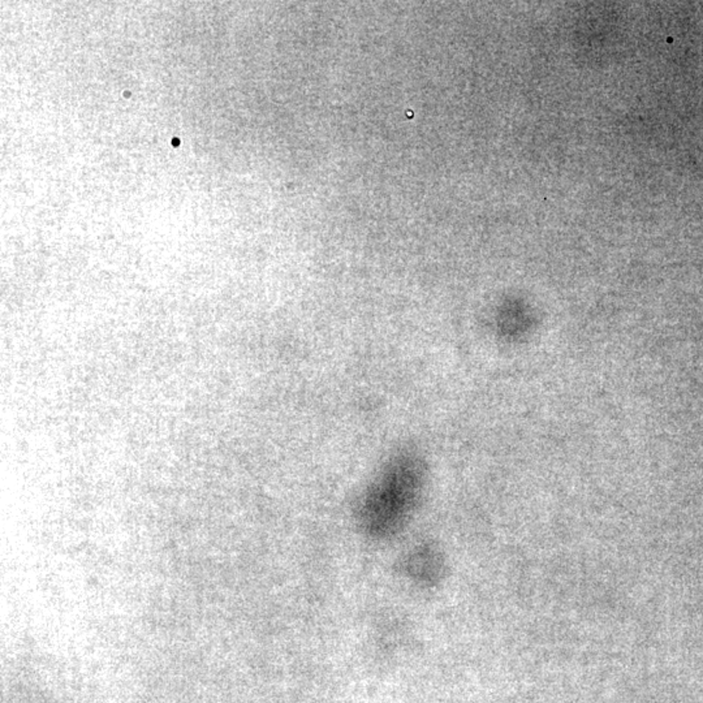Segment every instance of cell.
Listing matches in <instances>:
<instances>
[{
	"label": "cell",
	"mask_w": 703,
	"mask_h": 703,
	"mask_svg": "<svg viewBox=\"0 0 703 703\" xmlns=\"http://www.w3.org/2000/svg\"><path fill=\"white\" fill-rule=\"evenodd\" d=\"M425 465L412 450L395 455L366 491L358 509L361 530L373 539L397 534L421 497Z\"/></svg>",
	"instance_id": "obj_1"
},
{
	"label": "cell",
	"mask_w": 703,
	"mask_h": 703,
	"mask_svg": "<svg viewBox=\"0 0 703 703\" xmlns=\"http://www.w3.org/2000/svg\"><path fill=\"white\" fill-rule=\"evenodd\" d=\"M435 558L432 553L426 551V550H421L418 553H414L409 562V567H411V572L416 577H418L421 581L426 582L427 580H432V576L434 573L436 571V567H435Z\"/></svg>",
	"instance_id": "obj_2"
}]
</instances>
